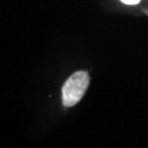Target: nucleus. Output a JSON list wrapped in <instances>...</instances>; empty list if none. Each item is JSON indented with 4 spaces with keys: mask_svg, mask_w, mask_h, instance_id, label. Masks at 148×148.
Masks as SVG:
<instances>
[{
    "mask_svg": "<svg viewBox=\"0 0 148 148\" xmlns=\"http://www.w3.org/2000/svg\"><path fill=\"white\" fill-rule=\"evenodd\" d=\"M90 85V76L86 71L73 73L64 83L63 90V103L66 107L75 106L83 98Z\"/></svg>",
    "mask_w": 148,
    "mask_h": 148,
    "instance_id": "1",
    "label": "nucleus"
},
{
    "mask_svg": "<svg viewBox=\"0 0 148 148\" xmlns=\"http://www.w3.org/2000/svg\"><path fill=\"white\" fill-rule=\"evenodd\" d=\"M123 3L125 4H128V5H135V4H138L140 0H121Z\"/></svg>",
    "mask_w": 148,
    "mask_h": 148,
    "instance_id": "2",
    "label": "nucleus"
}]
</instances>
